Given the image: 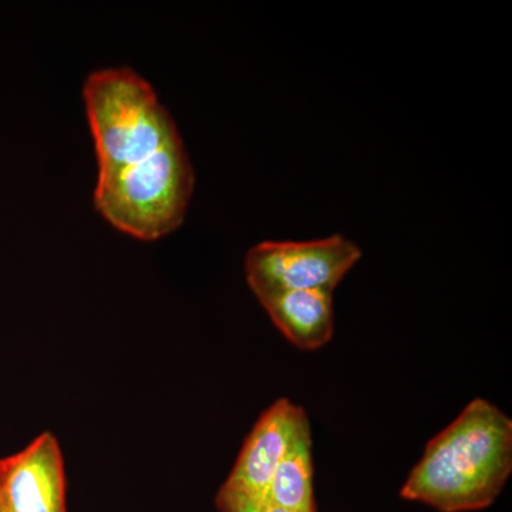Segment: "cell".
I'll return each mask as SVG.
<instances>
[{"label": "cell", "instance_id": "6da1fadb", "mask_svg": "<svg viewBox=\"0 0 512 512\" xmlns=\"http://www.w3.org/2000/svg\"><path fill=\"white\" fill-rule=\"evenodd\" d=\"M99 177L94 205L114 228L156 241L187 215L195 174L156 90L130 67L93 72L83 86Z\"/></svg>", "mask_w": 512, "mask_h": 512}, {"label": "cell", "instance_id": "7a4b0ae2", "mask_svg": "<svg viewBox=\"0 0 512 512\" xmlns=\"http://www.w3.org/2000/svg\"><path fill=\"white\" fill-rule=\"evenodd\" d=\"M511 471L512 420L476 399L429 441L400 495L441 512L483 510L497 500Z\"/></svg>", "mask_w": 512, "mask_h": 512}, {"label": "cell", "instance_id": "3957f363", "mask_svg": "<svg viewBox=\"0 0 512 512\" xmlns=\"http://www.w3.org/2000/svg\"><path fill=\"white\" fill-rule=\"evenodd\" d=\"M360 258L355 242L339 234L313 241H266L249 249L245 276L258 299L288 291L333 293Z\"/></svg>", "mask_w": 512, "mask_h": 512}, {"label": "cell", "instance_id": "277c9868", "mask_svg": "<svg viewBox=\"0 0 512 512\" xmlns=\"http://www.w3.org/2000/svg\"><path fill=\"white\" fill-rule=\"evenodd\" d=\"M308 426L311 424L303 407L288 399L276 400L256 421L222 488L265 500L276 468Z\"/></svg>", "mask_w": 512, "mask_h": 512}, {"label": "cell", "instance_id": "5b68a950", "mask_svg": "<svg viewBox=\"0 0 512 512\" xmlns=\"http://www.w3.org/2000/svg\"><path fill=\"white\" fill-rule=\"evenodd\" d=\"M0 505L5 512H66L63 456L55 434L45 431L5 457Z\"/></svg>", "mask_w": 512, "mask_h": 512}, {"label": "cell", "instance_id": "8992f818", "mask_svg": "<svg viewBox=\"0 0 512 512\" xmlns=\"http://www.w3.org/2000/svg\"><path fill=\"white\" fill-rule=\"evenodd\" d=\"M269 318L295 348L312 352L328 345L335 329L333 293L288 291L259 298Z\"/></svg>", "mask_w": 512, "mask_h": 512}, {"label": "cell", "instance_id": "52a82bcc", "mask_svg": "<svg viewBox=\"0 0 512 512\" xmlns=\"http://www.w3.org/2000/svg\"><path fill=\"white\" fill-rule=\"evenodd\" d=\"M265 500L289 512H316L311 426L302 430L276 468Z\"/></svg>", "mask_w": 512, "mask_h": 512}, {"label": "cell", "instance_id": "ba28073f", "mask_svg": "<svg viewBox=\"0 0 512 512\" xmlns=\"http://www.w3.org/2000/svg\"><path fill=\"white\" fill-rule=\"evenodd\" d=\"M217 505L221 512H289L284 508L268 503L266 500L247 497L232 493L221 487L217 497Z\"/></svg>", "mask_w": 512, "mask_h": 512}, {"label": "cell", "instance_id": "9c48e42d", "mask_svg": "<svg viewBox=\"0 0 512 512\" xmlns=\"http://www.w3.org/2000/svg\"><path fill=\"white\" fill-rule=\"evenodd\" d=\"M3 467H5V458H0V473H2Z\"/></svg>", "mask_w": 512, "mask_h": 512}, {"label": "cell", "instance_id": "30bf717a", "mask_svg": "<svg viewBox=\"0 0 512 512\" xmlns=\"http://www.w3.org/2000/svg\"><path fill=\"white\" fill-rule=\"evenodd\" d=\"M0 512H5L3 511L2 505H0Z\"/></svg>", "mask_w": 512, "mask_h": 512}]
</instances>
